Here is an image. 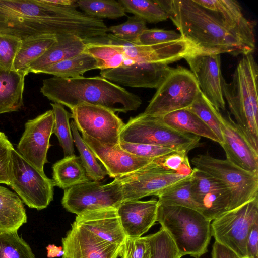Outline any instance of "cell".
<instances>
[{
	"label": "cell",
	"mask_w": 258,
	"mask_h": 258,
	"mask_svg": "<svg viewBox=\"0 0 258 258\" xmlns=\"http://www.w3.org/2000/svg\"><path fill=\"white\" fill-rule=\"evenodd\" d=\"M194 52L252 53L254 24L234 0H156Z\"/></svg>",
	"instance_id": "cell-1"
},
{
	"label": "cell",
	"mask_w": 258,
	"mask_h": 258,
	"mask_svg": "<svg viewBox=\"0 0 258 258\" xmlns=\"http://www.w3.org/2000/svg\"><path fill=\"white\" fill-rule=\"evenodd\" d=\"M40 92L49 100L70 110L87 103L126 113L137 110L142 103L139 96L101 76H53L43 80Z\"/></svg>",
	"instance_id": "cell-2"
},
{
	"label": "cell",
	"mask_w": 258,
	"mask_h": 258,
	"mask_svg": "<svg viewBox=\"0 0 258 258\" xmlns=\"http://www.w3.org/2000/svg\"><path fill=\"white\" fill-rule=\"evenodd\" d=\"M73 28L69 7L52 5L46 0H0V34L22 40L41 35H66Z\"/></svg>",
	"instance_id": "cell-3"
},
{
	"label": "cell",
	"mask_w": 258,
	"mask_h": 258,
	"mask_svg": "<svg viewBox=\"0 0 258 258\" xmlns=\"http://www.w3.org/2000/svg\"><path fill=\"white\" fill-rule=\"evenodd\" d=\"M258 66L252 53L242 55L230 83L222 90L230 114L252 147L258 152Z\"/></svg>",
	"instance_id": "cell-4"
},
{
	"label": "cell",
	"mask_w": 258,
	"mask_h": 258,
	"mask_svg": "<svg viewBox=\"0 0 258 258\" xmlns=\"http://www.w3.org/2000/svg\"><path fill=\"white\" fill-rule=\"evenodd\" d=\"M156 221L173 241L179 254L200 258L208 251L211 221L197 210L159 205Z\"/></svg>",
	"instance_id": "cell-5"
},
{
	"label": "cell",
	"mask_w": 258,
	"mask_h": 258,
	"mask_svg": "<svg viewBox=\"0 0 258 258\" xmlns=\"http://www.w3.org/2000/svg\"><path fill=\"white\" fill-rule=\"evenodd\" d=\"M120 141L156 145L187 153L202 145L200 137L174 130L164 123L161 117L142 113L130 117L125 123Z\"/></svg>",
	"instance_id": "cell-6"
},
{
	"label": "cell",
	"mask_w": 258,
	"mask_h": 258,
	"mask_svg": "<svg viewBox=\"0 0 258 258\" xmlns=\"http://www.w3.org/2000/svg\"><path fill=\"white\" fill-rule=\"evenodd\" d=\"M195 168L219 180L231 193L228 210L236 209L258 198V174L246 171L226 159L206 153L191 160Z\"/></svg>",
	"instance_id": "cell-7"
},
{
	"label": "cell",
	"mask_w": 258,
	"mask_h": 258,
	"mask_svg": "<svg viewBox=\"0 0 258 258\" xmlns=\"http://www.w3.org/2000/svg\"><path fill=\"white\" fill-rule=\"evenodd\" d=\"M198 82L189 70L172 68L164 79L142 113L162 117L176 110L188 108L200 91Z\"/></svg>",
	"instance_id": "cell-8"
},
{
	"label": "cell",
	"mask_w": 258,
	"mask_h": 258,
	"mask_svg": "<svg viewBox=\"0 0 258 258\" xmlns=\"http://www.w3.org/2000/svg\"><path fill=\"white\" fill-rule=\"evenodd\" d=\"M9 180V186L30 208L42 210L53 200V180L27 162L15 148L12 152Z\"/></svg>",
	"instance_id": "cell-9"
},
{
	"label": "cell",
	"mask_w": 258,
	"mask_h": 258,
	"mask_svg": "<svg viewBox=\"0 0 258 258\" xmlns=\"http://www.w3.org/2000/svg\"><path fill=\"white\" fill-rule=\"evenodd\" d=\"M258 220V198L227 211L211 223L215 241L231 249L240 258H246V244L253 223Z\"/></svg>",
	"instance_id": "cell-10"
},
{
	"label": "cell",
	"mask_w": 258,
	"mask_h": 258,
	"mask_svg": "<svg viewBox=\"0 0 258 258\" xmlns=\"http://www.w3.org/2000/svg\"><path fill=\"white\" fill-rule=\"evenodd\" d=\"M123 202L121 183L117 178L103 184L90 180L64 190L61 204L77 215L87 211L116 208Z\"/></svg>",
	"instance_id": "cell-11"
},
{
	"label": "cell",
	"mask_w": 258,
	"mask_h": 258,
	"mask_svg": "<svg viewBox=\"0 0 258 258\" xmlns=\"http://www.w3.org/2000/svg\"><path fill=\"white\" fill-rule=\"evenodd\" d=\"M79 132L99 142L118 145L125 123L113 111L103 106L81 103L71 110Z\"/></svg>",
	"instance_id": "cell-12"
},
{
	"label": "cell",
	"mask_w": 258,
	"mask_h": 258,
	"mask_svg": "<svg viewBox=\"0 0 258 258\" xmlns=\"http://www.w3.org/2000/svg\"><path fill=\"white\" fill-rule=\"evenodd\" d=\"M191 174L187 175L166 170L156 158L145 167L117 178L121 184L123 202L150 196H157Z\"/></svg>",
	"instance_id": "cell-13"
},
{
	"label": "cell",
	"mask_w": 258,
	"mask_h": 258,
	"mask_svg": "<svg viewBox=\"0 0 258 258\" xmlns=\"http://www.w3.org/2000/svg\"><path fill=\"white\" fill-rule=\"evenodd\" d=\"M54 124L52 110L28 120L16 149L23 158L41 172H44V165L48 162L47 154Z\"/></svg>",
	"instance_id": "cell-14"
},
{
	"label": "cell",
	"mask_w": 258,
	"mask_h": 258,
	"mask_svg": "<svg viewBox=\"0 0 258 258\" xmlns=\"http://www.w3.org/2000/svg\"><path fill=\"white\" fill-rule=\"evenodd\" d=\"M191 191L200 212L212 221L228 210L231 193L219 180L194 168Z\"/></svg>",
	"instance_id": "cell-15"
},
{
	"label": "cell",
	"mask_w": 258,
	"mask_h": 258,
	"mask_svg": "<svg viewBox=\"0 0 258 258\" xmlns=\"http://www.w3.org/2000/svg\"><path fill=\"white\" fill-rule=\"evenodd\" d=\"M184 59L188 63L206 98L217 111L225 110V100L222 90L224 78L221 70L220 54L194 51Z\"/></svg>",
	"instance_id": "cell-16"
},
{
	"label": "cell",
	"mask_w": 258,
	"mask_h": 258,
	"mask_svg": "<svg viewBox=\"0 0 258 258\" xmlns=\"http://www.w3.org/2000/svg\"><path fill=\"white\" fill-rule=\"evenodd\" d=\"M61 241L62 258H117L121 248L74 223Z\"/></svg>",
	"instance_id": "cell-17"
},
{
	"label": "cell",
	"mask_w": 258,
	"mask_h": 258,
	"mask_svg": "<svg viewBox=\"0 0 258 258\" xmlns=\"http://www.w3.org/2000/svg\"><path fill=\"white\" fill-rule=\"evenodd\" d=\"M81 134L82 139L110 177L118 178L132 173L145 167L154 159L137 156L122 149L119 144H103Z\"/></svg>",
	"instance_id": "cell-18"
},
{
	"label": "cell",
	"mask_w": 258,
	"mask_h": 258,
	"mask_svg": "<svg viewBox=\"0 0 258 258\" xmlns=\"http://www.w3.org/2000/svg\"><path fill=\"white\" fill-rule=\"evenodd\" d=\"M172 68L158 63H135L100 71L101 77L118 85L157 89Z\"/></svg>",
	"instance_id": "cell-19"
},
{
	"label": "cell",
	"mask_w": 258,
	"mask_h": 258,
	"mask_svg": "<svg viewBox=\"0 0 258 258\" xmlns=\"http://www.w3.org/2000/svg\"><path fill=\"white\" fill-rule=\"evenodd\" d=\"M221 117V128L226 159L237 166L258 174V152L249 143L229 112Z\"/></svg>",
	"instance_id": "cell-20"
},
{
	"label": "cell",
	"mask_w": 258,
	"mask_h": 258,
	"mask_svg": "<svg viewBox=\"0 0 258 258\" xmlns=\"http://www.w3.org/2000/svg\"><path fill=\"white\" fill-rule=\"evenodd\" d=\"M73 223L105 241L120 246L127 237L116 208L84 212L77 215Z\"/></svg>",
	"instance_id": "cell-21"
},
{
	"label": "cell",
	"mask_w": 258,
	"mask_h": 258,
	"mask_svg": "<svg viewBox=\"0 0 258 258\" xmlns=\"http://www.w3.org/2000/svg\"><path fill=\"white\" fill-rule=\"evenodd\" d=\"M158 200H130L122 202L117 211L127 237H139L156 222Z\"/></svg>",
	"instance_id": "cell-22"
},
{
	"label": "cell",
	"mask_w": 258,
	"mask_h": 258,
	"mask_svg": "<svg viewBox=\"0 0 258 258\" xmlns=\"http://www.w3.org/2000/svg\"><path fill=\"white\" fill-rule=\"evenodd\" d=\"M56 38V42L30 66L28 74H39L45 68L77 56L85 50L86 42L78 37L63 35Z\"/></svg>",
	"instance_id": "cell-23"
},
{
	"label": "cell",
	"mask_w": 258,
	"mask_h": 258,
	"mask_svg": "<svg viewBox=\"0 0 258 258\" xmlns=\"http://www.w3.org/2000/svg\"><path fill=\"white\" fill-rule=\"evenodd\" d=\"M26 76L14 70L0 69V114L17 111L23 107Z\"/></svg>",
	"instance_id": "cell-24"
},
{
	"label": "cell",
	"mask_w": 258,
	"mask_h": 258,
	"mask_svg": "<svg viewBox=\"0 0 258 258\" xmlns=\"http://www.w3.org/2000/svg\"><path fill=\"white\" fill-rule=\"evenodd\" d=\"M27 220L26 210L19 197L0 185V231L18 230Z\"/></svg>",
	"instance_id": "cell-25"
},
{
	"label": "cell",
	"mask_w": 258,
	"mask_h": 258,
	"mask_svg": "<svg viewBox=\"0 0 258 258\" xmlns=\"http://www.w3.org/2000/svg\"><path fill=\"white\" fill-rule=\"evenodd\" d=\"M85 51L95 59L98 69L101 71L135 64L125 57L116 44L106 41L103 37L86 42Z\"/></svg>",
	"instance_id": "cell-26"
},
{
	"label": "cell",
	"mask_w": 258,
	"mask_h": 258,
	"mask_svg": "<svg viewBox=\"0 0 258 258\" xmlns=\"http://www.w3.org/2000/svg\"><path fill=\"white\" fill-rule=\"evenodd\" d=\"M161 118L164 123L178 132L206 138L220 144L212 130L198 115L187 108L174 111Z\"/></svg>",
	"instance_id": "cell-27"
},
{
	"label": "cell",
	"mask_w": 258,
	"mask_h": 258,
	"mask_svg": "<svg viewBox=\"0 0 258 258\" xmlns=\"http://www.w3.org/2000/svg\"><path fill=\"white\" fill-rule=\"evenodd\" d=\"M57 41L55 36L41 35L22 40L13 70L28 74L30 66L40 58Z\"/></svg>",
	"instance_id": "cell-28"
},
{
	"label": "cell",
	"mask_w": 258,
	"mask_h": 258,
	"mask_svg": "<svg viewBox=\"0 0 258 258\" xmlns=\"http://www.w3.org/2000/svg\"><path fill=\"white\" fill-rule=\"evenodd\" d=\"M54 186L64 190L88 182V177L80 158L75 155L64 157L52 166Z\"/></svg>",
	"instance_id": "cell-29"
},
{
	"label": "cell",
	"mask_w": 258,
	"mask_h": 258,
	"mask_svg": "<svg viewBox=\"0 0 258 258\" xmlns=\"http://www.w3.org/2000/svg\"><path fill=\"white\" fill-rule=\"evenodd\" d=\"M95 69H98L95 59L84 51L77 56L48 66L40 73L71 78L83 76L86 72Z\"/></svg>",
	"instance_id": "cell-30"
},
{
	"label": "cell",
	"mask_w": 258,
	"mask_h": 258,
	"mask_svg": "<svg viewBox=\"0 0 258 258\" xmlns=\"http://www.w3.org/2000/svg\"><path fill=\"white\" fill-rule=\"evenodd\" d=\"M191 175L159 194L157 196L158 198L159 205L183 207L200 212L199 207L194 200L191 194Z\"/></svg>",
	"instance_id": "cell-31"
},
{
	"label": "cell",
	"mask_w": 258,
	"mask_h": 258,
	"mask_svg": "<svg viewBox=\"0 0 258 258\" xmlns=\"http://www.w3.org/2000/svg\"><path fill=\"white\" fill-rule=\"evenodd\" d=\"M74 143L80 153V158L90 180L99 181L103 179L107 173L98 163L92 150L85 143L73 120L70 123Z\"/></svg>",
	"instance_id": "cell-32"
},
{
	"label": "cell",
	"mask_w": 258,
	"mask_h": 258,
	"mask_svg": "<svg viewBox=\"0 0 258 258\" xmlns=\"http://www.w3.org/2000/svg\"><path fill=\"white\" fill-rule=\"evenodd\" d=\"M50 105L54 116L53 133L63 149L64 157L74 155V143L69 122L72 113L67 111L60 104L52 103Z\"/></svg>",
	"instance_id": "cell-33"
},
{
	"label": "cell",
	"mask_w": 258,
	"mask_h": 258,
	"mask_svg": "<svg viewBox=\"0 0 258 258\" xmlns=\"http://www.w3.org/2000/svg\"><path fill=\"white\" fill-rule=\"evenodd\" d=\"M126 12L140 17L146 22L157 23L166 21L168 16L156 0H119Z\"/></svg>",
	"instance_id": "cell-34"
},
{
	"label": "cell",
	"mask_w": 258,
	"mask_h": 258,
	"mask_svg": "<svg viewBox=\"0 0 258 258\" xmlns=\"http://www.w3.org/2000/svg\"><path fill=\"white\" fill-rule=\"evenodd\" d=\"M79 7L87 15L102 19H115L126 15L123 6L114 0H79Z\"/></svg>",
	"instance_id": "cell-35"
},
{
	"label": "cell",
	"mask_w": 258,
	"mask_h": 258,
	"mask_svg": "<svg viewBox=\"0 0 258 258\" xmlns=\"http://www.w3.org/2000/svg\"><path fill=\"white\" fill-rule=\"evenodd\" d=\"M0 258H36L18 230L0 231Z\"/></svg>",
	"instance_id": "cell-36"
},
{
	"label": "cell",
	"mask_w": 258,
	"mask_h": 258,
	"mask_svg": "<svg viewBox=\"0 0 258 258\" xmlns=\"http://www.w3.org/2000/svg\"><path fill=\"white\" fill-rule=\"evenodd\" d=\"M187 109L195 113L215 133L222 143L223 138L221 128V117L220 111L206 98L200 91L194 103Z\"/></svg>",
	"instance_id": "cell-37"
},
{
	"label": "cell",
	"mask_w": 258,
	"mask_h": 258,
	"mask_svg": "<svg viewBox=\"0 0 258 258\" xmlns=\"http://www.w3.org/2000/svg\"><path fill=\"white\" fill-rule=\"evenodd\" d=\"M147 29L146 21L134 15L128 17L123 23L108 27L107 33L121 40L137 43L140 36Z\"/></svg>",
	"instance_id": "cell-38"
},
{
	"label": "cell",
	"mask_w": 258,
	"mask_h": 258,
	"mask_svg": "<svg viewBox=\"0 0 258 258\" xmlns=\"http://www.w3.org/2000/svg\"><path fill=\"white\" fill-rule=\"evenodd\" d=\"M147 237L151 245V258L182 257L170 236L163 228Z\"/></svg>",
	"instance_id": "cell-39"
},
{
	"label": "cell",
	"mask_w": 258,
	"mask_h": 258,
	"mask_svg": "<svg viewBox=\"0 0 258 258\" xmlns=\"http://www.w3.org/2000/svg\"><path fill=\"white\" fill-rule=\"evenodd\" d=\"M118 256L120 258H151V245L147 236L126 237L121 246Z\"/></svg>",
	"instance_id": "cell-40"
},
{
	"label": "cell",
	"mask_w": 258,
	"mask_h": 258,
	"mask_svg": "<svg viewBox=\"0 0 258 258\" xmlns=\"http://www.w3.org/2000/svg\"><path fill=\"white\" fill-rule=\"evenodd\" d=\"M22 40L13 35L0 34V69L11 70Z\"/></svg>",
	"instance_id": "cell-41"
},
{
	"label": "cell",
	"mask_w": 258,
	"mask_h": 258,
	"mask_svg": "<svg viewBox=\"0 0 258 258\" xmlns=\"http://www.w3.org/2000/svg\"><path fill=\"white\" fill-rule=\"evenodd\" d=\"M187 154L184 152L174 151L156 158V160L166 170L187 175L191 174L193 170Z\"/></svg>",
	"instance_id": "cell-42"
},
{
	"label": "cell",
	"mask_w": 258,
	"mask_h": 258,
	"mask_svg": "<svg viewBox=\"0 0 258 258\" xmlns=\"http://www.w3.org/2000/svg\"><path fill=\"white\" fill-rule=\"evenodd\" d=\"M122 149L138 157L154 159L174 151L173 149L146 144L131 143L119 141Z\"/></svg>",
	"instance_id": "cell-43"
},
{
	"label": "cell",
	"mask_w": 258,
	"mask_h": 258,
	"mask_svg": "<svg viewBox=\"0 0 258 258\" xmlns=\"http://www.w3.org/2000/svg\"><path fill=\"white\" fill-rule=\"evenodd\" d=\"M182 39L180 33L173 30L147 28L140 36L136 44L153 45Z\"/></svg>",
	"instance_id": "cell-44"
},
{
	"label": "cell",
	"mask_w": 258,
	"mask_h": 258,
	"mask_svg": "<svg viewBox=\"0 0 258 258\" xmlns=\"http://www.w3.org/2000/svg\"><path fill=\"white\" fill-rule=\"evenodd\" d=\"M14 148L6 135L0 131V183L7 185H10V167Z\"/></svg>",
	"instance_id": "cell-45"
},
{
	"label": "cell",
	"mask_w": 258,
	"mask_h": 258,
	"mask_svg": "<svg viewBox=\"0 0 258 258\" xmlns=\"http://www.w3.org/2000/svg\"><path fill=\"white\" fill-rule=\"evenodd\" d=\"M246 258H258V220L252 225L246 244Z\"/></svg>",
	"instance_id": "cell-46"
},
{
	"label": "cell",
	"mask_w": 258,
	"mask_h": 258,
	"mask_svg": "<svg viewBox=\"0 0 258 258\" xmlns=\"http://www.w3.org/2000/svg\"><path fill=\"white\" fill-rule=\"evenodd\" d=\"M212 258H240L235 252L215 241L212 246Z\"/></svg>",
	"instance_id": "cell-47"
},
{
	"label": "cell",
	"mask_w": 258,
	"mask_h": 258,
	"mask_svg": "<svg viewBox=\"0 0 258 258\" xmlns=\"http://www.w3.org/2000/svg\"><path fill=\"white\" fill-rule=\"evenodd\" d=\"M47 257L54 258L62 256L64 254L62 246H57L54 244H49L46 247Z\"/></svg>",
	"instance_id": "cell-48"
},
{
	"label": "cell",
	"mask_w": 258,
	"mask_h": 258,
	"mask_svg": "<svg viewBox=\"0 0 258 258\" xmlns=\"http://www.w3.org/2000/svg\"><path fill=\"white\" fill-rule=\"evenodd\" d=\"M49 4L62 7L76 8L78 7V1L75 0H46Z\"/></svg>",
	"instance_id": "cell-49"
}]
</instances>
